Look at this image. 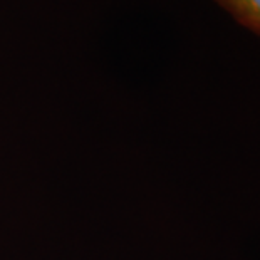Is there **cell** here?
<instances>
[{"mask_svg": "<svg viewBox=\"0 0 260 260\" xmlns=\"http://www.w3.org/2000/svg\"><path fill=\"white\" fill-rule=\"evenodd\" d=\"M237 24L260 37V0H215Z\"/></svg>", "mask_w": 260, "mask_h": 260, "instance_id": "1", "label": "cell"}]
</instances>
